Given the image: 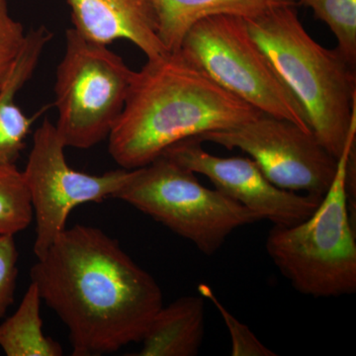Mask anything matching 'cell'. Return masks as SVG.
Wrapping results in <instances>:
<instances>
[{
    "mask_svg": "<svg viewBox=\"0 0 356 356\" xmlns=\"http://www.w3.org/2000/svg\"><path fill=\"white\" fill-rule=\"evenodd\" d=\"M42 301L67 325L72 355L140 343L163 295L118 241L86 225L65 229L30 271Z\"/></svg>",
    "mask_w": 356,
    "mask_h": 356,
    "instance_id": "6da1fadb",
    "label": "cell"
},
{
    "mask_svg": "<svg viewBox=\"0 0 356 356\" xmlns=\"http://www.w3.org/2000/svg\"><path fill=\"white\" fill-rule=\"evenodd\" d=\"M262 114L215 83L178 51L147 60L135 72L123 111L110 133L117 165H149L168 147Z\"/></svg>",
    "mask_w": 356,
    "mask_h": 356,
    "instance_id": "7a4b0ae2",
    "label": "cell"
},
{
    "mask_svg": "<svg viewBox=\"0 0 356 356\" xmlns=\"http://www.w3.org/2000/svg\"><path fill=\"white\" fill-rule=\"evenodd\" d=\"M248 31L305 110L312 132L334 156L343 154L356 116L355 67L317 43L297 13L282 6L248 18Z\"/></svg>",
    "mask_w": 356,
    "mask_h": 356,
    "instance_id": "3957f363",
    "label": "cell"
},
{
    "mask_svg": "<svg viewBox=\"0 0 356 356\" xmlns=\"http://www.w3.org/2000/svg\"><path fill=\"white\" fill-rule=\"evenodd\" d=\"M356 116L351 122L336 175L317 209L292 226H275L267 254L296 291L314 298L356 292V240L348 208V172L355 159Z\"/></svg>",
    "mask_w": 356,
    "mask_h": 356,
    "instance_id": "277c9868",
    "label": "cell"
},
{
    "mask_svg": "<svg viewBox=\"0 0 356 356\" xmlns=\"http://www.w3.org/2000/svg\"><path fill=\"white\" fill-rule=\"evenodd\" d=\"M113 198L153 218L208 257L236 229L264 220L217 189L204 186L195 173L165 156L131 170Z\"/></svg>",
    "mask_w": 356,
    "mask_h": 356,
    "instance_id": "5b68a950",
    "label": "cell"
},
{
    "mask_svg": "<svg viewBox=\"0 0 356 356\" xmlns=\"http://www.w3.org/2000/svg\"><path fill=\"white\" fill-rule=\"evenodd\" d=\"M180 53L232 95L261 113L312 132L305 110L248 31L245 18L217 14L185 35Z\"/></svg>",
    "mask_w": 356,
    "mask_h": 356,
    "instance_id": "8992f818",
    "label": "cell"
},
{
    "mask_svg": "<svg viewBox=\"0 0 356 356\" xmlns=\"http://www.w3.org/2000/svg\"><path fill=\"white\" fill-rule=\"evenodd\" d=\"M134 74L108 46L89 41L74 28L67 30L55 83V126L65 147L90 149L108 139Z\"/></svg>",
    "mask_w": 356,
    "mask_h": 356,
    "instance_id": "52a82bcc",
    "label": "cell"
},
{
    "mask_svg": "<svg viewBox=\"0 0 356 356\" xmlns=\"http://www.w3.org/2000/svg\"><path fill=\"white\" fill-rule=\"evenodd\" d=\"M65 146L55 124L44 119L36 129L23 175L36 221L34 254L42 257L67 229L72 211L86 203L113 198L127 181L131 170L88 175L70 168Z\"/></svg>",
    "mask_w": 356,
    "mask_h": 356,
    "instance_id": "ba28073f",
    "label": "cell"
},
{
    "mask_svg": "<svg viewBox=\"0 0 356 356\" xmlns=\"http://www.w3.org/2000/svg\"><path fill=\"white\" fill-rule=\"evenodd\" d=\"M195 138L248 154L264 175L284 191L322 198L336 175L337 159L313 132L286 119L262 113L235 127Z\"/></svg>",
    "mask_w": 356,
    "mask_h": 356,
    "instance_id": "9c48e42d",
    "label": "cell"
},
{
    "mask_svg": "<svg viewBox=\"0 0 356 356\" xmlns=\"http://www.w3.org/2000/svg\"><path fill=\"white\" fill-rule=\"evenodd\" d=\"M202 144L197 138H189L168 147L161 156L207 177L215 189L275 226L304 221L322 200L276 186L250 156L221 158L208 153Z\"/></svg>",
    "mask_w": 356,
    "mask_h": 356,
    "instance_id": "30bf717a",
    "label": "cell"
},
{
    "mask_svg": "<svg viewBox=\"0 0 356 356\" xmlns=\"http://www.w3.org/2000/svg\"><path fill=\"white\" fill-rule=\"evenodd\" d=\"M74 29L95 43L108 46L125 39L147 60L168 53L158 35V20L151 0H67Z\"/></svg>",
    "mask_w": 356,
    "mask_h": 356,
    "instance_id": "8fae6325",
    "label": "cell"
},
{
    "mask_svg": "<svg viewBox=\"0 0 356 356\" xmlns=\"http://www.w3.org/2000/svg\"><path fill=\"white\" fill-rule=\"evenodd\" d=\"M51 38L53 32L43 25L26 33L22 50L0 89V163L16 165L33 124L48 108L44 107L34 116H27L16 104L15 96L34 74Z\"/></svg>",
    "mask_w": 356,
    "mask_h": 356,
    "instance_id": "7c38bea8",
    "label": "cell"
},
{
    "mask_svg": "<svg viewBox=\"0 0 356 356\" xmlns=\"http://www.w3.org/2000/svg\"><path fill=\"white\" fill-rule=\"evenodd\" d=\"M205 334V298L184 296L161 307L140 343L138 356H195Z\"/></svg>",
    "mask_w": 356,
    "mask_h": 356,
    "instance_id": "4fadbf2b",
    "label": "cell"
},
{
    "mask_svg": "<svg viewBox=\"0 0 356 356\" xmlns=\"http://www.w3.org/2000/svg\"><path fill=\"white\" fill-rule=\"evenodd\" d=\"M158 35L165 50L179 51L185 35L198 21L217 14L255 17L282 6H297L296 0H151Z\"/></svg>",
    "mask_w": 356,
    "mask_h": 356,
    "instance_id": "5bb4252c",
    "label": "cell"
},
{
    "mask_svg": "<svg viewBox=\"0 0 356 356\" xmlns=\"http://www.w3.org/2000/svg\"><path fill=\"white\" fill-rule=\"evenodd\" d=\"M41 294L36 283L28 287L13 315L0 324V348L7 356H60L62 346L43 332Z\"/></svg>",
    "mask_w": 356,
    "mask_h": 356,
    "instance_id": "9a60e30c",
    "label": "cell"
},
{
    "mask_svg": "<svg viewBox=\"0 0 356 356\" xmlns=\"http://www.w3.org/2000/svg\"><path fill=\"white\" fill-rule=\"evenodd\" d=\"M34 218L23 172L13 163H0V236H15Z\"/></svg>",
    "mask_w": 356,
    "mask_h": 356,
    "instance_id": "2e32d148",
    "label": "cell"
},
{
    "mask_svg": "<svg viewBox=\"0 0 356 356\" xmlns=\"http://www.w3.org/2000/svg\"><path fill=\"white\" fill-rule=\"evenodd\" d=\"M310 7L318 20L331 29L337 51L353 67L356 65V0H296Z\"/></svg>",
    "mask_w": 356,
    "mask_h": 356,
    "instance_id": "e0dca14e",
    "label": "cell"
},
{
    "mask_svg": "<svg viewBox=\"0 0 356 356\" xmlns=\"http://www.w3.org/2000/svg\"><path fill=\"white\" fill-rule=\"evenodd\" d=\"M198 292L204 298L212 302L213 305L219 312L228 327L229 339H231V355L233 356H275L276 353L266 344L259 341L254 332L247 325L240 322L229 313L220 300L217 298L214 291L209 285L201 283L198 286Z\"/></svg>",
    "mask_w": 356,
    "mask_h": 356,
    "instance_id": "ac0fdd59",
    "label": "cell"
},
{
    "mask_svg": "<svg viewBox=\"0 0 356 356\" xmlns=\"http://www.w3.org/2000/svg\"><path fill=\"white\" fill-rule=\"evenodd\" d=\"M25 38L24 28L11 15L8 1L0 0V89L13 69Z\"/></svg>",
    "mask_w": 356,
    "mask_h": 356,
    "instance_id": "d6986e66",
    "label": "cell"
},
{
    "mask_svg": "<svg viewBox=\"0 0 356 356\" xmlns=\"http://www.w3.org/2000/svg\"><path fill=\"white\" fill-rule=\"evenodd\" d=\"M19 252L14 236H0V320L13 305Z\"/></svg>",
    "mask_w": 356,
    "mask_h": 356,
    "instance_id": "ffe728a7",
    "label": "cell"
}]
</instances>
